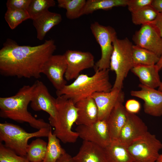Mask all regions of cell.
I'll return each instance as SVG.
<instances>
[{"instance_id":"cell-27","label":"cell","mask_w":162,"mask_h":162,"mask_svg":"<svg viewBox=\"0 0 162 162\" xmlns=\"http://www.w3.org/2000/svg\"><path fill=\"white\" fill-rule=\"evenodd\" d=\"M47 143L38 138L28 144L26 158L31 162H42L46 153Z\"/></svg>"},{"instance_id":"cell-18","label":"cell","mask_w":162,"mask_h":162,"mask_svg":"<svg viewBox=\"0 0 162 162\" xmlns=\"http://www.w3.org/2000/svg\"><path fill=\"white\" fill-rule=\"evenodd\" d=\"M124 102L120 101L116 104L106 119L112 141L117 140L127 119L128 112Z\"/></svg>"},{"instance_id":"cell-22","label":"cell","mask_w":162,"mask_h":162,"mask_svg":"<svg viewBox=\"0 0 162 162\" xmlns=\"http://www.w3.org/2000/svg\"><path fill=\"white\" fill-rule=\"evenodd\" d=\"M104 149L109 162H133L127 146L118 140L112 141Z\"/></svg>"},{"instance_id":"cell-21","label":"cell","mask_w":162,"mask_h":162,"mask_svg":"<svg viewBox=\"0 0 162 162\" xmlns=\"http://www.w3.org/2000/svg\"><path fill=\"white\" fill-rule=\"evenodd\" d=\"M62 20L61 15L48 11L33 20V24L37 31V37L42 40L46 33L53 27L59 24Z\"/></svg>"},{"instance_id":"cell-25","label":"cell","mask_w":162,"mask_h":162,"mask_svg":"<svg viewBox=\"0 0 162 162\" xmlns=\"http://www.w3.org/2000/svg\"><path fill=\"white\" fill-rule=\"evenodd\" d=\"M46 153L42 162H56L66 152L61 146L60 140L52 133V129L48 136Z\"/></svg>"},{"instance_id":"cell-8","label":"cell","mask_w":162,"mask_h":162,"mask_svg":"<svg viewBox=\"0 0 162 162\" xmlns=\"http://www.w3.org/2000/svg\"><path fill=\"white\" fill-rule=\"evenodd\" d=\"M127 147L133 162H155L160 155L162 143L154 135L148 132Z\"/></svg>"},{"instance_id":"cell-16","label":"cell","mask_w":162,"mask_h":162,"mask_svg":"<svg viewBox=\"0 0 162 162\" xmlns=\"http://www.w3.org/2000/svg\"><path fill=\"white\" fill-rule=\"evenodd\" d=\"M94 100L98 111V120H106L116 104L124 101L122 90L112 89L108 92H96L91 96Z\"/></svg>"},{"instance_id":"cell-37","label":"cell","mask_w":162,"mask_h":162,"mask_svg":"<svg viewBox=\"0 0 162 162\" xmlns=\"http://www.w3.org/2000/svg\"><path fill=\"white\" fill-rule=\"evenodd\" d=\"M151 5L158 12H162V0H153Z\"/></svg>"},{"instance_id":"cell-39","label":"cell","mask_w":162,"mask_h":162,"mask_svg":"<svg viewBox=\"0 0 162 162\" xmlns=\"http://www.w3.org/2000/svg\"><path fill=\"white\" fill-rule=\"evenodd\" d=\"M156 162H162V154L160 155L156 161Z\"/></svg>"},{"instance_id":"cell-26","label":"cell","mask_w":162,"mask_h":162,"mask_svg":"<svg viewBox=\"0 0 162 162\" xmlns=\"http://www.w3.org/2000/svg\"><path fill=\"white\" fill-rule=\"evenodd\" d=\"M132 53L134 65L155 64L160 58L153 52L135 45L133 46Z\"/></svg>"},{"instance_id":"cell-33","label":"cell","mask_w":162,"mask_h":162,"mask_svg":"<svg viewBox=\"0 0 162 162\" xmlns=\"http://www.w3.org/2000/svg\"><path fill=\"white\" fill-rule=\"evenodd\" d=\"M31 0H8L6 3L8 9L27 10Z\"/></svg>"},{"instance_id":"cell-24","label":"cell","mask_w":162,"mask_h":162,"mask_svg":"<svg viewBox=\"0 0 162 162\" xmlns=\"http://www.w3.org/2000/svg\"><path fill=\"white\" fill-rule=\"evenodd\" d=\"M86 2L85 0H58V6L66 10L68 19L74 20L83 15Z\"/></svg>"},{"instance_id":"cell-12","label":"cell","mask_w":162,"mask_h":162,"mask_svg":"<svg viewBox=\"0 0 162 162\" xmlns=\"http://www.w3.org/2000/svg\"><path fill=\"white\" fill-rule=\"evenodd\" d=\"M67 63L63 55H52L44 64L42 74H45L56 91H59L67 85L64 76L66 72Z\"/></svg>"},{"instance_id":"cell-7","label":"cell","mask_w":162,"mask_h":162,"mask_svg":"<svg viewBox=\"0 0 162 162\" xmlns=\"http://www.w3.org/2000/svg\"><path fill=\"white\" fill-rule=\"evenodd\" d=\"M90 28L101 50V58L94 67L95 70L109 69L113 50V43L117 37L116 32L112 27L102 25L97 22L92 23Z\"/></svg>"},{"instance_id":"cell-28","label":"cell","mask_w":162,"mask_h":162,"mask_svg":"<svg viewBox=\"0 0 162 162\" xmlns=\"http://www.w3.org/2000/svg\"><path fill=\"white\" fill-rule=\"evenodd\" d=\"M131 13L132 22L136 25H142L153 22L158 12L150 5Z\"/></svg>"},{"instance_id":"cell-30","label":"cell","mask_w":162,"mask_h":162,"mask_svg":"<svg viewBox=\"0 0 162 162\" xmlns=\"http://www.w3.org/2000/svg\"><path fill=\"white\" fill-rule=\"evenodd\" d=\"M5 19L10 28L14 29L23 21L30 19L27 10L8 9Z\"/></svg>"},{"instance_id":"cell-34","label":"cell","mask_w":162,"mask_h":162,"mask_svg":"<svg viewBox=\"0 0 162 162\" xmlns=\"http://www.w3.org/2000/svg\"><path fill=\"white\" fill-rule=\"evenodd\" d=\"M125 107L128 112L135 114L139 112L141 106L139 101L136 100L131 99L126 102Z\"/></svg>"},{"instance_id":"cell-1","label":"cell","mask_w":162,"mask_h":162,"mask_svg":"<svg viewBox=\"0 0 162 162\" xmlns=\"http://www.w3.org/2000/svg\"><path fill=\"white\" fill-rule=\"evenodd\" d=\"M56 49L54 40L36 46L19 45L7 39L0 50V73L18 78L40 77L43 67Z\"/></svg>"},{"instance_id":"cell-32","label":"cell","mask_w":162,"mask_h":162,"mask_svg":"<svg viewBox=\"0 0 162 162\" xmlns=\"http://www.w3.org/2000/svg\"><path fill=\"white\" fill-rule=\"evenodd\" d=\"M153 0H128L127 6L131 13L151 5Z\"/></svg>"},{"instance_id":"cell-20","label":"cell","mask_w":162,"mask_h":162,"mask_svg":"<svg viewBox=\"0 0 162 162\" xmlns=\"http://www.w3.org/2000/svg\"><path fill=\"white\" fill-rule=\"evenodd\" d=\"M131 71L138 77L141 84L144 86L155 89L159 88L161 84L160 70L156 64L134 65Z\"/></svg>"},{"instance_id":"cell-31","label":"cell","mask_w":162,"mask_h":162,"mask_svg":"<svg viewBox=\"0 0 162 162\" xmlns=\"http://www.w3.org/2000/svg\"><path fill=\"white\" fill-rule=\"evenodd\" d=\"M0 162H31L26 157L18 155L0 142Z\"/></svg>"},{"instance_id":"cell-9","label":"cell","mask_w":162,"mask_h":162,"mask_svg":"<svg viewBox=\"0 0 162 162\" xmlns=\"http://www.w3.org/2000/svg\"><path fill=\"white\" fill-rule=\"evenodd\" d=\"M64 54L67 63L64 76L67 81L76 79L82 71L94 66V56L89 52L68 50Z\"/></svg>"},{"instance_id":"cell-38","label":"cell","mask_w":162,"mask_h":162,"mask_svg":"<svg viewBox=\"0 0 162 162\" xmlns=\"http://www.w3.org/2000/svg\"><path fill=\"white\" fill-rule=\"evenodd\" d=\"M156 65L159 70L162 68V55L160 57L158 61L156 64ZM158 90L162 92V80L161 81V84L158 88Z\"/></svg>"},{"instance_id":"cell-14","label":"cell","mask_w":162,"mask_h":162,"mask_svg":"<svg viewBox=\"0 0 162 162\" xmlns=\"http://www.w3.org/2000/svg\"><path fill=\"white\" fill-rule=\"evenodd\" d=\"M140 90L131 91L130 95L144 101L145 112L156 117L162 116V92L140 84Z\"/></svg>"},{"instance_id":"cell-15","label":"cell","mask_w":162,"mask_h":162,"mask_svg":"<svg viewBox=\"0 0 162 162\" xmlns=\"http://www.w3.org/2000/svg\"><path fill=\"white\" fill-rule=\"evenodd\" d=\"M148 132L147 126L140 117L128 112L126 121L117 140L128 146Z\"/></svg>"},{"instance_id":"cell-4","label":"cell","mask_w":162,"mask_h":162,"mask_svg":"<svg viewBox=\"0 0 162 162\" xmlns=\"http://www.w3.org/2000/svg\"><path fill=\"white\" fill-rule=\"evenodd\" d=\"M56 100V118H49V124L55 128L53 133L64 143H74L79 137L78 133L72 130L77 118L78 109L72 100L63 96H57Z\"/></svg>"},{"instance_id":"cell-10","label":"cell","mask_w":162,"mask_h":162,"mask_svg":"<svg viewBox=\"0 0 162 162\" xmlns=\"http://www.w3.org/2000/svg\"><path fill=\"white\" fill-rule=\"evenodd\" d=\"M75 130L83 141L94 143L104 148L112 141L106 120H98L89 125H78Z\"/></svg>"},{"instance_id":"cell-35","label":"cell","mask_w":162,"mask_h":162,"mask_svg":"<svg viewBox=\"0 0 162 162\" xmlns=\"http://www.w3.org/2000/svg\"><path fill=\"white\" fill-rule=\"evenodd\" d=\"M151 23L156 28L162 38V12H158L156 18Z\"/></svg>"},{"instance_id":"cell-13","label":"cell","mask_w":162,"mask_h":162,"mask_svg":"<svg viewBox=\"0 0 162 162\" xmlns=\"http://www.w3.org/2000/svg\"><path fill=\"white\" fill-rule=\"evenodd\" d=\"M34 83L30 102L31 108L36 111H44L49 114V117L55 120L57 113L56 99L51 95L42 82L37 80Z\"/></svg>"},{"instance_id":"cell-11","label":"cell","mask_w":162,"mask_h":162,"mask_svg":"<svg viewBox=\"0 0 162 162\" xmlns=\"http://www.w3.org/2000/svg\"><path fill=\"white\" fill-rule=\"evenodd\" d=\"M132 39L135 45L153 52L159 57L162 55V38L151 22L141 25Z\"/></svg>"},{"instance_id":"cell-29","label":"cell","mask_w":162,"mask_h":162,"mask_svg":"<svg viewBox=\"0 0 162 162\" xmlns=\"http://www.w3.org/2000/svg\"><path fill=\"white\" fill-rule=\"evenodd\" d=\"M53 0H31L27 11L30 19L33 20L48 11V9L55 6Z\"/></svg>"},{"instance_id":"cell-17","label":"cell","mask_w":162,"mask_h":162,"mask_svg":"<svg viewBox=\"0 0 162 162\" xmlns=\"http://www.w3.org/2000/svg\"><path fill=\"white\" fill-rule=\"evenodd\" d=\"M73 158L75 162H109L104 148L86 141H83L78 152Z\"/></svg>"},{"instance_id":"cell-3","label":"cell","mask_w":162,"mask_h":162,"mask_svg":"<svg viewBox=\"0 0 162 162\" xmlns=\"http://www.w3.org/2000/svg\"><path fill=\"white\" fill-rule=\"evenodd\" d=\"M109 69L95 70V73L90 76L80 74L71 83L56 91V95L63 96L75 104L95 93L110 92L112 86L109 80Z\"/></svg>"},{"instance_id":"cell-36","label":"cell","mask_w":162,"mask_h":162,"mask_svg":"<svg viewBox=\"0 0 162 162\" xmlns=\"http://www.w3.org/2000/svg\"><path fill=\"white\" fill-rule=\"evenodd\" d=\"M56 162H75V161L73 157L66 152L62 155Z\"/></svg>"},{"instance_id":"cell-19","label":"cell","mask_w":162,"mask_h":162,"mask_svg":"<svg viewBox=\"0 0 162 162\" xmlns=\"http://www.w3.org/2000/svg\"><path fill=\"white\" fill-rule=\"evenodd\" d=\"M78 109L77 125H89L98 121V111L94 100L89 97L82 100L75 104Z\"/></svg>"},{"instance_id":"cell-6","label":"cell","mask_w":162,"mask_h":162,"mask_svg":"<svg viewBox=\"0 0 162 162\" xmlns=\"http://www.w3.org/2000/svg\"><path fill=\"white\" fill-rule=\"evenodd\" d=\"M113 44L109 69L114 71L116 78L112 89L122 90L124 79L134 66L132 53L133 45L127 38L119 39L117 37Z\"/></svg>"},{"instance_id":"cell-2","label":"cell","mask_w":162,"mask_h":162,"mask_svg":"<svg viewBox=\"0 0 162 162\" xmlns=\"http://www.w3.org/2000/svg\"><path fill=\"white\" fill-rule=\"evenodd\" d=\"M34 86V83L31 86L24 85L14 95L0 97V117L20 122H27L38 130L51 127L50 124L42 119H36L28 111Z\"/></svg>"},{"instance_id":"cell-23","label":"cell","mask_w":162,"mask_h":162,"mask_svg":"<svg viewBox=\"0 0 162 162\" xmlns=\"http://www.w3.org/2000/svg\"><path fill=\"white\" fill-rule=\"evenodd\" d=\"M128 0H88L83 12V15L91 14L98 10H108L117 7L127 6Z\"/></svg>"},{"instance_id":"cell-5","label":"cell","mask_w":162,"mask_h":162,"mask_svg":"<svg viewBox=\"0 0 162 162\" xmlns=\"http://www.w3.org/2000/svg\"><path fill=\"white\" fill-rule=\"evenodd\" d=\"M51 127L28 133L18 125L9 123H0V141L18 155L26 157L28 140L37 137H48Z\"/></svg>"}]
</instances>
